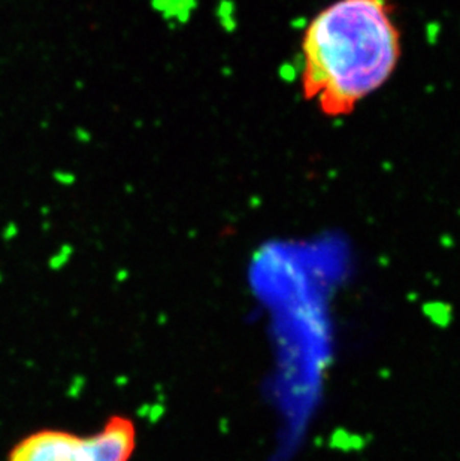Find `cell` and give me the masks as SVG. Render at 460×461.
Listing matches in <instances>:
<instances>
[{
    "instance_id": "cell-1",
    "label": "cell",
    "mask_w": 460,
    "mask_h": 461,
    "mask_svg": "<svg viewBox=\"0 0 460 461\" xmlns=\"http://www.w3.org/2000/svg\"><path fill=\"white\" fill-rule=\"evenodd\" d=\"M302 94L326 116H345L395 74L402 35L390 0H335L302 38Z\"/></svg>"
},
{
    "instance_id": "cell-2",
    "label": "cell",
    "mask_w": 460,
    "mask_h": 461,
    "mask_svg": "<svg viewBox=\"0 0 460 461\" xmlns=\"http://www.w3.org/2000/svg\"><path fill=\"white\" fill-rule=\"evenodd\" d=\"M135 445V424L115 415L93 436L48 428L30 433L14 445L8 461H129Z\"/></svg>"
},
{
    "instance_id": "cell-3",
    "label": "cell",
    "mask_w": 460,
    "mask_h": 461,
    "mask_svg": "<svg viewBox=\"0 0 460 461\" xmlns=\"http://www.w3.org/2000/svg\"><path fill=\"white\" fill-rule=\"evenodd\" d=\"M424 315L440 327H447L453 320V309L450 305L442 302H429L423 306Z\"/></svg>"
}]
</instances>
